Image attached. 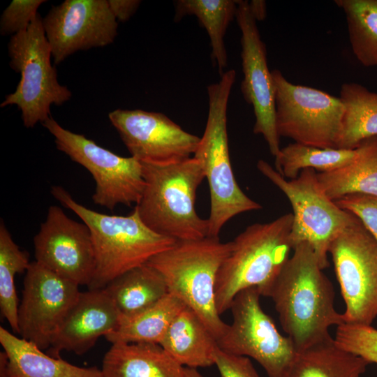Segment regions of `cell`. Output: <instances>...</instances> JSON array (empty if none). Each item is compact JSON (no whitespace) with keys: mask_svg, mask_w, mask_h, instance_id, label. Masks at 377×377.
Segmentation results:
<instances>
[{"mask_svg":"<svg viewBox=\"0 0 377 377\" xmlns=\"http://www.w3.org/2000/svg\"><path fill=\"white\" fill-rule=\"evenodd\" d=\"M293 251L267 297L298 352L332 339L330 327L345 321L335 309L333 286L312 248L302 243Z\"/></svg>","mask_w":377,"mask_h":377,"instance_id":"1","label":"cell"},{"mask_svg":"<svg viewBox=\"0 0 377 377\" xmlns=\"http://www.w3.org/2000/svg\"><path fill=\"white\" fill-rule=\"evenodd\" d=\"M145 180L135 205L142 222L154 232L176 241L208 236V220L196 212V191L205 177L195 157L153 163L140 162Z\"/></svg>","mask_w":377,"mask_h":377,"instance_id":"2","label":"cell"},{"mask_svg":"<svg viewBox=\"0 0 377 377\" xmlns=\"http://www.w3.org/2000/svg\"><path fill=\"white\" fill-rule=\"evenodd\" d=\"M51 193L76 214L90 230L96 267L89 289L104 288L117 277L146 264L177 242L149 229L135 207L127 216L108 215L77 202L61 186H53Z\"/></svg>","mask_w":377,"mask_h":377,"instance_id":"3","label":"cell"},{"mask_svg":"<svg viewBox=\"0 0 377 377\" xmlns=\"http://www.w3.org/2000/svg\"><path fill=\"white\" fill-rule=\"evenodd\" d=\"M293 213L268 223L249 226L232 242L217 274L215 299L220 315L230 309L240 291L256 288L267 297L275 279L290 257Z\"/></svg>","mask_w":377,"mask_h":377,"instance_id":"4","label":"cell"},{"mask_svg":"<svg viewBox=\"0 0 377 377\" xmlns=\"http://www.w3.org/2000/svg\"><path fill=\"white\" fill-rule=\"evenodd\" d=\"M231 247V242H222L219 237L177 241L147 263L161 274L168 293L191 309L216 341L228 325L222 320L216 309V282Z\"/></svg>","mask_w":377,"mask_h":377,"instance_id":"5","label":"cell"},{"mask_svg":"<svg viewBox=\"0 0 377 377\" xmlns=\"http://www.w3.org/2000/svg\"><path fill=\"white\" fill-rule=\"evenodd\" d=\"M235 70L225 71L207 87L209 108L204 133L193 154L204 170L210 195L208 236L219 237L223 226L244 212L258 210L260 203L239 186L232 168L227 131V108L235 80Z\"/></svg>","mask_w":377,"mask_h":377,"instance_id":"6","label":"cell"},{"mask_svg":"<svg viewBox=\"0 0 377 377\" xmlns=\"http://www.w3.org/2000/svg\"><path fill=\"white\" fill-rule=\"evenodd\" d=\"M8 51L10 66L21 77L14 92L8 94L0 106L16 105L24 126L32 128L50 117L51 105H61L71 97V91L58 82L39 14L27 30L12 36Z\"/></svg>","mask_w":377,"mask_h":377,"instance_id":"7","label":"cell"},{"mask_svg":"<svg viewBox=\"0 0 377 377\" xmlns=\"http://www.w3.org/2000/svg\"><path fill=\"white\" fill-rule=\"evenodd\" d=\"M256 166L291 204L293 223L290 242L293 250L302 243L308 244L324 269L328 266L330 244L357 217L340 208L325 194L313 169L303 170L297 177L288 180L264 160H259Z\"/></svg>","mask_w":377,"mask_h":377,"instance_id":"8","label":"cell"},{"mask_svg":"<svg viewBox=\"0 0 377 377\" xmlns=\"http://www.w3.org/2000/svg\"><path fill=\"white\" fill-rule=\"evenodd\" d=\"M43 126L54 136L58 150L85 168L96 182L92 200L113 210L121 204H138L145 187L141 163L120 156L82 134L73 133L50 117Z\"/></svg>","mask_w":377,"mask_h":377,"instance_id":"9","label":"cell"},{"mask_svg":"<svg viewBox=\"0 0 377 377\" xmlns=\"http://www.w3.org/2000/svg\"><path fill=\"white\" fill-rule=\"evenodd\" d=\"M276 89L275 120L279 137L320 148H337L343 114L338 97L288 81L272 71Z\"/></svg>","mask_w":377,"mask_h":377,"instance_id":"10","label":"cell"},{"mask_svg":"<svg viewBox=\"0 0 377 377\" xmlns=\"http://www.w3.org/2000/svg\"><path fill=\"white\" fill-rule=\"evenodd\" d=\"M260 296L256 288L236 295L230 308L232 322L217 341L218 346L228 353L254 359L269 377H284L297 350L263 311Z\"/></svg>","mask_w":377,"mask_h":377,"instance_id":"11","label":"cell"},{"mask_svg":"<svg viewBox=\"0 0 377 377\" xmlns=\"http://www.w3.org/2000/svg\"><path fill=\"white\" fill-rule=\"evenodd\" d=\"M346 323L371 325L377 317V242L357 218L332 242Z\"/></svg>","mask_w":377,"mask_h":377,"instance_id":"12","label":"cell"},{"mask_svg":"<svg viewBox=\"0 0 377 377\" xmlns=\"http://www.w3.org/2000/svg\"><path fill=\"white\" fill-rule=\"evenodd\" d=\"M25 272L18 308V334L47 350L80 295L79 286L36 261Z\"/></svg>","mask_w":377,"mask_h":377,"instance_id":"13","label":"cell"},{"mask_svg":"<svg viewBox=\"0 0 377 377\" xmlns=\"http://www.w3.org/2000/svg\"><path fill=\"white\" fill-rule=\"evenodd\" d=\"M36 262L80 286L87 287L94 277L95 253L88 226L69 218L52 205L34 238Z\"/></svg>","mask_w":377,"mask_h":377,"instance_id":"14","label":"cell"},{"mask_svg":"<svg viewBox=\"0 0 377 377\" xmlns=\"http://www.w3.org/2000/svg\"><path fill=\"white\" fill-rule=\"evenodd\" d=\"M43 24L55 64L77 51L108 45L117 34L106 0H66L52 6Z\"/></svg>","mask_w":377,"mask_h":377,"instance_id":"15","label":"cell"},{"mask_svg":"<svg viewBox=\"0 0 377 377\" xmlns=\"http://www.w3.org/2000/svg\"><path fill=\"white\" fill-rule=\"evenodd\" d=\"M235 19L242 37L243 80L241 90L244 100L251 105L255 115L253 133L260 134L274 157L279 154L280 137L275 120L276 89L267 61L265 45L261 40L256 20L248 1H237Z\"/></svg>","mask_w":377,"mask_h":377,"instance_id":"16","label":"cell"},{"mask_svg":"<svg viewBox=\"0 0 377 377\" xmlns=\"http://www.w3.org/2000/svg\"><path fill=\"white\" fill-rule=\"evenodd\" d=\"M108 117L131 156L140 162L166 163L190 158L200 140L160 112L117 109Z\"/></svg>","mask_w":377,"mask_h":377,"instance_id":"17","label":"cell"},{"mask_svg":"<svg viewBox=\"0 0 377 377\" xmlns=\"http://www.w3.org/2000/svg\"><path fill=\"white\" fill-rule=\"evenodd\" d=\"M120 314L104 288L80 292L47 353L59 357L62 350L82 355L102 336L118 326Z\"/></svg>","mask_w":377,"mask_h":377,"instance_id":"18","label":"cell"},{"mask_svg":"<svg viewBox=\"0 0 377 377\" xmlns=\"http://www.w3.org/2000/svg\"><path fill=\"white\" fill-rule=\"evenodd\" d=\"M8 377H103L96 367H80L50 356L33 343L0 327Z\"/></svg>","mask_w":377,"mask_h":377,"instance_id":"19","label":"cell"},{"mask_svg":"<svg viewBox=\"0 0 377 377\" xmlns=\"http://www.w3.org/2000/svg\"><path fill=\"white\" fill-rule=\"evenodd\" d=\"M101 369L103 377H185L184 367L157 343H113Z\"/></svg>","mask_w":377,"mask_h":377,"instance_id":"20","label":"cell"},{"mask_svg":"<svg viewBox=\"0 0 377 377\" xmlns=\"http://www.w3.org/2000/svg\"><path fill=\"white\" fill-rule=\"evenodd\" d=\"M159 345L179 364L195 369L214 364L218 348L216 338L186 306L175 318Z\"/></svg>","mask_w":377,"mask_h":377,"instance_id":"21","label":"cell"},{"mask_svg":"<svg viewBox=\"0 0 377 377\" xmlns=\"http://www.w3.org/2000/svg\"><path fill=\"white\" fill-rule=\"evenodd\" d=\"M357 149L358 154L350 163L317 172L322 189L334 201L352 194L377 197V137L366 140Z\"/></svg>","mask_w":377,"mask_h":377,"instance_id":"22","label":"cell"},{"mask_svg":"<svg viewBox=\"0 0 377 377\" xmlns=\"http://www.w3.org/2000/svg\"><path fill=\"white\" fill-rule=\"evenodd\" d=\"M369 364L332 338L298 351L284 377H360Z\"/></svg>","mask_w":377,"mask_h":377,"instance_id":"23","label":"cell"},{"mask_svg":"<svg viewBox=\"0 0 377 377\" xmlns=\"http://www.w3.org/2000/svg\"><path fill=\"white\" fill-rule=\"evenodd\" d=\"M185 306L179 299L168 293L134 315L120 316L117 327L105 337L112 344H159L175 318Z\"/></svg>","mask_w":377,"mask_h":377,"instance_id":"24","label":"cell"},{"mask_svg":"<svg viewBox=\"0 0 377 377\" xmlns=\"http://www.w3.org/2000/svg\"><path fill=\"white\" fill-rule=\"evenodd\" d=\"M339 98L344 111L337 148L354 149L377 137V93L348 82L341 85Z\"/></svg>","mask_w":377,"mask_h":377,"instance_id":"25","label":"cell"},{"mask_svg":"<svg viewBox=\"0 0 377 377\" xmlns=\"http://www.w3.org/2000/svg\"><path fill=\"white\" fill-rule=\"evenodd\" d=\"M104 289L120 316L134 315L153 305L168 293L161 274L147 263L110 282Z\"/></svg>","mask_w":377,"mask_h":377,"instance_id":"26","label":"cell"},{"mask_svg":"<svg viewBox=\"0 0 377 377\" xmlns=\"http://www.w3.org/2000/svg\"><path fill=\"white\" fill-rule=\"evenodd\" d=\"M237 1L179 0L176 3L175 21L195 15L206 29L210 40L212 57L221 75L228 66L224 36L230 22L236 17Z\"/></svg>","mask_w":377,"mask_h":377,"instance_id":"27","label":"cell"},{"mask_svg":"<svg viewBox=\"0 0 377 377\" xmlns=\"http://www.w3.org/2000/svg\"><path fill=\"white\" fill-rule=\"evenodd\" d=\"M357 154V147L320 148L294 142L281 148L275 156V168L283 177L293 179L305 169L325 172L341 168L353 162Z\"/></svg>","mask_w":377,"mask_h":377,"instance_id":"28","label":"cell"},{"mask_svg":"<svg viewBox=\"0 0 377 377\" xmlns=\"http://www.w3.org/2000/svg\"><path fill=\"white\" fill-rule=\"evenodd\" d=\"M348 24L353 54L366 67L377 66V0H335Z\"/></svg>","mask_w":377,"mask_h":377,"instance_id":"29","label":"cell"},{"mask_svg":"<svg viewBox=\"0 0 377 377\" xmlns=\"http://www.w3.org/2000/svg\"><path fill=\"white\" fill-rule=\"evenodd\" d=\"M29 254L13 239L4 222L0 223V309L14 333L18 334L19 301L15 284L17 274L26 272Z\"/></svg>","mask_w":377,"mask_h":377,"instance_id":"30","label":"cell"},{"mask_svg":"<svg viewBox=\"0 0 377 377\" xmlns=\"http://www.w3.org/2000/svg\"><path fill=\"white\" fill-rule=\"evenodd\" d=\"M336 343L343 350L377 364V329L367 325L343 323L337 326Z\"/></svg>","mask_w":377,"mask_h":377,"instance_id":"31","label":"cell"},{"mask_svg":"<svg viewBox=\"0 0 377 377\" xmlns=\"http://www.w3.org/2000/svg\"><path fill=\"white\" fill-rule=\"evenodd\" d=\"M46 1L13 0L3 10L0 20L2 35H15L27 29L38 15V7Z\"/></svg>","mask_w":377,"mask_h":377,"instance_id":"32","label":"cell"},{"mask_svg":"<svg viewBox=\"0 0 377 377\" xmlns=\"http://www.w3.org/2000/svg\"><path fill=\"white\" fill-rule=\"evenodd\" d=\"M334 202L340 208L356 216L377 242V197L352 194Z\"/></svg>","mask_w":377,"mask_h":377,"instance_id":"33","label":"cell"},{"mask_svg":"<svg viewBox=\"0 0 377 377\" xmlns=\"http://www.w3.org/2000/svg\"><path fill=\"white\" fill-rule=\"evenodd\" d=\"M214 364L221 377H259L249 357L228 353L219 346L214 355Z\"/></svg>","mask_w":377,"mask_h":377,"instance_id":"34","label":"cell"},{"mask_svg":"<svg viewBox=\"0 0 377 377\" xmlns=\"http://www.w3.org/2000/svg\"><path fill=\"white\" fill-rule=\"evenodd\" d=\"M109 7L117 19L125 22L135 13L140 1L137 0H108Z\"/></svg>","mask_w":377,"mask_h":377,"instance_id":"35","label":"cell"},{"mask_svg":"<svg viewBox=\"0 0 377 377\" xmlns=\"http://www.w3.org/2000/svg\"><path fill=\"white\" fill-rule=\"evenodd\" d=\"M250 10L256 21L265 20L267 15V6L265 1L253 0L249 2Z\"/></svg>","mask_w":377,"mask_h":377,"instance_id":"36","label":"cell"},{"mask_svg":"<svg viewBox=\"0 0 377 377\" xmlns=\"http://www.w3.org/2000/svg\"><path fill=\"white\" fill-rule=\"evenodd\" d=\"M6 355L3 351L0 352V377H8L6 370Z\"/></svg>","mask_w":377,"mask_h":377,"instance_id":"37","label":"cell"},{"mask_svg":"<svg viewBox=\"0 0 377 377\" xmlns=\"http://www.w3.org/2000/svg\"><path fill=\"white\" fill-rule=\"evenodd\" d=\"M185 377H203L198 369L184 367Z\"/></svg>","mask_w":377,"mask_h":377,"instance_id":"38","label":"cell"}]
</instances>
